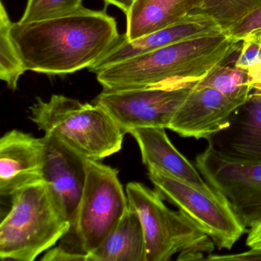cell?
<instances>
[{
	"mask_svg": "<svg viewBox=\"0 0 261 261\" xmlns=\"http://www.w3.org/2000/svg\"><path fill=\"white\" fill-rule=\"evenodd\" d=\"M107 4L115 6L117 8L125 13V15L130 10L135 0H103Z\"/></svg>",
	"mask_w": 261,
	"mask_h": 261,
	"instance_id": "26",
	"label": "cell"
},
{
	"mask_svg": "<svg viewBox=\"0 0 261 261\" xmlns=\"http://www.w3.org/2000/svg\"><path fill=\"white\" fill-rule=\"evenodd\" d=\"M129 206L140 217L146 240V261L205 260L215 250L209 235L182 212L168 207L163 197L140 182L126 188Z\"/></svg>",
	"mask_w": 261,
	"mask_h": 261,
	"instance_id": "6",
	"label": "cell"
},
{
	"mask_svg": "<svg viewBox=\"0 0 261 261\" xmlns=\"http://www.w3.org/2000/svg\"><path fill=\"white\" fill-rule=\"evenodd\" d=\"M195 163L206 182L225 197L247 228L261 223V163L230 160L209 143Z\"/></svg>",
	"mask_w": 261,
	"mask_h": 261,
	"instance_id": "8",
	"label": "cell"
},
{
	"mask_svg": "<svg viewBox=\"0 0 261 261\" xmlns=\"http://www.w3.org/2000/svg\"><path fill=\"white\" fill-rule=\"evenodd\" d=\"M221 33H224V31L212 18L201 13H191L187 17L171 27L134 41L128 40L125 34L120 35L115 45L89 70L96 73L113 64L150 53L177 42L214 36Z\"/></svg>",
	"mask_w": 261,
	"mask_h": 261,
	"instance_id": "13",
	"label": "cell"
},
{
	"mask_svg": "<svg viewBox=\"0 0 261 261\" xmlns=\"http://www.w3.org/2000/svg\"><path fill=\"white\" fill-rule=\"evenodd\" d=\"M30 111L39 129L88 160L100 161L119 152L126 134L101 107L66 96L37 98Z\"/></svg>",
	"mask_w": 261,
	"mask_h": 261,
	"instance_id": "4",
	"label": "cell"
},
{
	"mask_svg": "<svg viewBox=\"0 0 261 261\" xmlns=\"http://www.w3.org/2000/svg\"><path fill=\"white\" fill-rule=\"evenodd\" d=\"M246 100L211 88H191L167 129L182 137L207 139L225 129Z\"/></svg>",
	"mask_w": 261,
	"mask_h": 261,
	"instance_id": "10",
	"label": "cell"
},
{
	"mask_svg": "<svg viewBox=\"0 0 261 261\" xmlns=\"http://www.w3.org/2000/svg\"><path fill=\"white\" fill-rule=\"evenodd\" d=\"M259 34H260V33H259Z\"/></svg>",
	"mask_w": 261,
	"mask_h": 261,
	"instance_id": "28",
	"label": "cell"
},
{
	"mask_svg": "<svg viewBox=\"0 0 261 261\" xmlns=\"http://www.w3.org/2000/svg\"><path fill=\"white\" fill-rule=\"evenodd\" d=\"M252 95L261 97V64L247 70Z\"/></svg>",
	"mask_w": 261,
	"mask_h": 261,
	"instance_id": "24",
	"label": "cell"
},
{
	"mask_svg": "<svg viewBox=\"0 0 261 261\" xmlns=\"http://www.w3.org/2000/svg\"><path fill=\"white\" fill-rule=\"evenodd\" d=\"M261 64V34L253 33L241 41L235 66L247 70Z\"/></svg>",
	"mask_w": 261,
	"mask_h": 261,
	"instance_id": "22",
	"label": "cell"
},
{
	"mask_svg": "<svg viewBox=\"0 0 261 261\" xmlns=\"http://www.w3.org/2000/svg\"><path fill=\"white\" fill-rule=\"evenodd\" d=\"M11 35L27 71L47 75L89 69L120 36L114 17L84 7L46 20L13 22Z\"/></svg>",
	"mask_w": 261,
	"mask_h": 261,
	"instance_id": "1",
	"label": "cell"
},
{
	"mask_svg": "<svg viewBox=\"0 0 261 261\" xmlns=\"http://www.w3.org/2000/svg\"><path fill=\"white\" fill-rule=\"evenodd\" d=\"M43 140V181L69 221L71 228L83 194L88 159L53 136L45 134Z\"/></svg>",
	"mask_w": 261,
	"mask_h": 261,
	"instance_id": "11",
	"label": "cell"
},
{
	"mask_svg": "<svg viewBox=\"0 0 261 261\" xmlns=\"http://www.w3.org/2000/svg\"><path fill=\"white\" fill-rule=\"evenodd\" d=\"M147 167L159 168L186 181L207 186V182L192 162L182 155L168 137L166 128L143 127L131 129Z\"/></svg>",
	"mask_w": 261,
	"mask_h": 261,
	"instance_id": "15",
	"label": "cell"
},
{
	"mask_svg": "<svg viewBox=\"0 0 261 261\" xmlns=\"http://www.w3.org/2000/svg\"><path fill=\"white\" fill-rule=\"evenodd\" d=\"M246 245H247L249 248H260L261 223L249 229L247 239H246Z\"/></svg>",
	"mask_w": 261,
	"mask_h": 261,
	"instance_id": "25",
	"label": "cell"
},
{
	"mask_svg": "<svg viewBox=\"0 0 261 261\" xmlns=\"http://www.w3.org/2000/svg\"><path fill=\"white\" fill-rule=\"evenodd\" d=\"M207 141L230 160L261 163V97L250 94L228 126Z\"/></svg>",
	"mask_w": 261,
	"mask_h": 261,
	"instance_id": "14",
	"label": "cell"
},
{
	"mask_svg": "<svg viewBox=\"0 0 261 261\" xmlns=\"http://www.w3.org/2000/svg\"><path fill=\"white\" fill-rule=\"evenodd\" d=\"M129 207L118 171L87 160V175L75 221L44 261L84 260L108 236Z\"/></svg>",
	"mask_w": 261,
	"mask_h": 261,
	"instance_id": "3",
	"label": "cell"
},
{
	"mask_svg": "<svg viewBox=\"0 0 261 261\" xmlns=\"http://www.w3.org/2000/svg\"><path fill=\"white\" fill-rule=\"evenodd\" d=\"M13 22L1 2L0 6V77L12 91H16L21 76L27 71L11 35Z\"/></svg>",
	"mask_w": 261,
	"mask_h": 261,
	"instance_id": "19",
	"label": "cell"
},
{
	"mask_svg": "<svg viewBox=\"0 0 261 261\" xmlns=\"http://www.w3.org/2000/svg\"><path fill=\"white\" fill-rule=\"evenodd\" d=\"M149 178L163 199L176 206L209 235L219 249L230 250L245 233L225 197L210 185L201 186L149 166Z\"/></svg>",
	"mask_w": 261,
	"mask_h": 261,
	"instance_id": "7",
	"label": "cell"
},
{
	"mask_svg": "<svg viewBox=\"0 0 261 261\" xmlns=\"http://www.w3.org/2000/svg\"><path fill=\"white\" fill-rule=\"evenodd\" d=\"M43 137L13 129L0 140V195L12 197L29 185L43 180Z\"/></svg>",
	"mask_w": 261,
	"mask_h": 261,
	"instance_id": "12",
	"label": "cell"
},
{
	"mask_svg": "<svg viewBox=\"0 0 261 261\" xmlns=\"http://www.w3.org/2000/svg\"><path fill=\"white\" fill-rule=\"evenodd\" d=\"M260 33V34H261V30H259V31L256 32V33ZM252 34H253V33H252Z\"/></svg>",
	"mask_w": 261,
	"mask_h": 261,
	"instance_id": "27",
	"label": "cell"
},
{
	"mask_svg": "<svg viewBox=\"0 0 261 261\" xmlns=\"http://www.w3.org/2000/svg\"><path fill=\"white\" fill-rule=\"evenodd\" d=\"M235 57L233 56L230 60L217 67L193 88H211L228 97L247 101L251 94L248 72L237 68L235 63L232 66L229 65Z\"/></svg>",
	"mask_w": 261,
	"mask_h": 261,
	"instance_id": "18",
	"label": "cell"
},
{
	"mask_svg": "<svg viewBox=\"0 0 261 261\" xmlns=\"http://www.w3.org/2000/svg\"><path fill=\"white\" fill-rule=\"evenodd\" d=\"M190 90H103L96 98L95 103L101 107L126 134L136 128L167 129L172 116Z\"/></svg>",
	"mask_w": 261,
	"mask_h": 261,
	"instance_id": "9",
	"label": "cell"
},
{
	"mask_svg": "<svg viewBox=\"0 0 261 261\" xmlns=\"http://www.w3.org/2000/svg\"><path fill=\"white\" fill-rule=\"evenodd\" d=\"M259 30H261V6L227 33L237 42H241L249 35Z\"/></svg>",
	"mask_w": 261,
	"mask_h": 261,
	"instance_id": "23",
	"label": "cell"
},
{
	"mask_svg": "<svg viewBox=\"0 0 261 261\" xmlns=\"http://www.w3.org/2000/svg\"><path fill=\"white\" fill-rule=\"evenodd\" d=\"M70 228L45 181L29 185L12 196L11 208L0 224V258L35 260Z\"/></svg>",
	"mask_w": 261,
	"mask_h": 261,
	"instance_id": "5",
	"label": "cell"
},
{
	"mask_svg": "<svg viewBox=\"0 0 261 261\" xmlns=\"http://www.w3.org/2000/svg\"><path fill=\"white\" fill-rule=\"evenodd\" d=\"M199 0H135L126 14L129 41L177 23L193 13Z\"/></svg>",
	"mask_w": 261,
	"mask_h": 261,
	"instance_id": "16",
	"label": "cell"
},
{
	"mask_svg": "<svg viewBox=\"0 0 261 261\" xmlns=\"http://www.w3.org/2000/svg\"><path fill=\"white\" fill-rule=\"evenodd\" d=\"M260 6L261 0H199L193 13L209 16L228 33Z\"/></svg>",
	"mask_w": 261,
	"mask_h": 261,
	"instance_id": "20",
	"label": "cell"
},
{
	"mask_svg": "<svg viewBox=\"0 0 261 261\" xmlns=\"http://www.w3.org/2000/svg\"><path fill=\"white\" fill-rule=\"evenodd\" d=\"M146 240L138 214L128 207L120 221L86 261H146Z\"/></svg>",
	"mask_w": 261,
	"mask_h": 261,
	"instance_id": "17",
	"label": "cell"
},
{
	"mask_svg": "<svg viewBox=\"0 0 261 261\" xmlns=\"http://www.w3.org/2000/svg\"><path fill=\"white\" fill-rule=\"evenodd\" d=\"M227 33L172 44L109 65L96 72L103 90L192 88L239 51Z\"/></svg>",
	"mask_w": 261,
	"mask_h": 261,
	"instance_id": "2",
	"label": "cell"
},
{
	"mask_svg": "<svg viewBox=\"0 0 261 261\" xmlns=\"http://www.w3.org/2000/svg\"><path fill=\"white\" fill-rule=\"evenodd\" d=\"M83 0H28L20 23L39 22L65 16L82 8Z\"/></svg>",
	"mask_w": 261,
	"mask_h": 261,
	"instance_id": "21",
	"label": "cell"
}]
</instances>
